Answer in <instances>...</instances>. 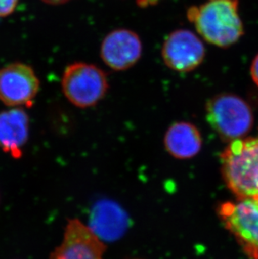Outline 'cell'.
Here are the masks:
<instances>
[{
  "label": "cell",
  "instance_id": "obj_1",
  "mask_svg": "<svg viewBox=\"0 0 258 259\" xmlns=\"http://www.w3.org/2000/svg\"><path fill=\"white\" fill-rule=\"evenodd\" d=\"M186 15L199 35L216 47H232L244 34L239 0H206L190 6Z\"/></svg>",
  "mask_w": 258,
  "mask_h": 259
},
{
  "label": "cell",
  "instance_id": "obj_2",
  "mask_svg": "<svg viewBox=\"0 0 258 259\" xmlns=\"http://www.w3.org/2000/svg\"><path fill=\"white\" fill-rule=\"evenodd\" d=\"M221 162L225 182L237 198L258 197V139L232 141Z\"/></svg>",
  "mask_w": 258,
  "mask_h": 259
},
{
  "label": "cell",
  "instance_id": "obj_3",
  "mask_svg": "<svg viewBox=\"0 0 258 259\" xmlns=\"http://www.w3.org/2000/svg\"><path fill=\"white\" fill-rule=\"evenodd\" d=\"M206 119L225 141L240 140L251 130L253 115L248 103L233 93H220L207 102Z\"/></svg>",
  "mask_w": 258,
  "mask_h": 259
},
{
  "label": "cell",
  "instance_id": "obj_4",
  "mask_svg": "<svg viewBox=\"0 0 258 259\" xmlns=\"http://www.w3.org/2000/svg\"><path fill=\"white\" fill-rule=\"evenodd\" d=\"M61 88L72 105L88 108L103 100L109 83L107 74L100 67L79 61L69 65L64 71Z\"/></svg>",
  "mask_w": 258,
  "mask_h": 259
},
{
  "label": "cell",
  "instance_id": "obj_5",
  "mask_svg": "<svg viewBox=\"0 0 258 259\" xmlns=\"http://www.w3.org/2000/svg\"><path fill=\"white\" fill-rule=\"evenodd\" d=\"M218 214L244 252L250 258L258 259V197L223 203Z\"/></svg>",
  "mask_w": 258,
  "mask_h": 259
},
{
  "label": "cell",
  "instance_id": "obj_6",
  "mask_svg": "<svg viewBox=\"0 0 258 259\" xmlns=\"http://www.w3.org/2000/svg\"><path fill=\"white\" fill-rule=\"evenodd\" d=\"M166 66L178 73H188L200 66L205 57V47L197 34L189 29H176L166 37L162 47Z\"/></svg>",
  "mask_w": 258,
  "mask_h": 259
},
{
  "label": "cell",
  "instance_id": "obj_7",
  "mask_svg": "<svg viewBox=\"0 0 258 259\" xmlns=\"http://www.w3.org/2000/svg\"><path fill=\"white\" fill-rule=\"evenodd\" d=\"M39 85L36 73L26 64L15 62L0 69V101L5 105H31Z\"/></svg>",
  "mask_w": 258,
  "mask_h": 259
},
{
  "label": "cell",
  "instance_id": "obj_8",
  "mask_svg": "<svg viewBox=\"0 0 258 259\" xmlns=\"http://www.w3.org/2000/svg\"><path fill=\"white\" fill-rule=\"evenodd\" d=\"M105 251L106 246L95 232L78 219H72L49 259H103Z\"/></svg>",
  "mask_w": 258,
  "mask_h": 259
},
{
  "label": "cell",
  "instance_id": "obj_9",
  "mask_svg": "<svg viewBox=\"0 0 258 259\" xmlns=\"http://www.w3.org/2000/svg\"><path fill=\"white\" fill-rule=\"evenodd\" d=\"M142 54L141 39L131 29H114L104 37L101 45V58L113 71L128 70L139 62Z\"/></svg>",
  "mask_w": 258,
  "mask_h": 259
},
{
  "label": "cell",
  "instance_id": "obj_10",
  "mask_svg": "<svg viewBox=\"0 0 258 259\" xmlns=\"http://www.w3.org/2000/svg\"><path fill=\"white\" fill-rule=\"evenodd\" d=\"M29 137V117L22 108L0 113V148L15 159L22 156Z\"/></svg>",
  "mask_w": 258,
  "mask_h": 259
},
{
  "label": "cell",
  "instance_id": "obj_11",
  "mask_svg": "<svg viewBox=\"0 0 258 259\" xmlns=\"http://www.w3.org/2000/svg\"><path fill=\"white\" fill-rule=\"evenodd\" d=\"M163 144L171 156L178 159L195 157L202 147V137L195 125L189 122H177L166 131Z\"/></svg>",
  "mask_w": 258,
  "mask_h": 259
},
{
  "label": "cell",
  "instance_id": "obj_12",
  "mask_svg": "<svg viewBox=\"0 0 258 259\" xmlns=\"http://www.w3.org/2000/svg\"><path fill=\"white\" fill-rule=\"evenodd\" d=\"M125 220L122 210L108 201H103L94 209L93 228L98 237L115 239L124 231Z\"/></svg>",
  "mask_w": 258,
  "mask_h": 259
},
{
  "label": "cell",
  "instance_id": "obj_13",
  "mask_svg": "<svg viewBox=\"0 0 258 259\" xmlns=\"http://www.w3.org/2000/svg\"><path fill=\"white\" fill-rule=\"evenodd\" d=\"M19 0H0V17L10 15L17 7Z\"/></svg>",
  "mask_w": 258,
  "mask_h": 259
},
{
  "label": "cell",
  "instance_id": "obj_14",
  "mask_svg": "<svg viewBox=\"0 0 258 259\" xmlns=\"http://www.w3.org/2000/svg\"><path fill=\"white\" fill-rule=\"evenodd\" d=\"M251 76L254 82L258 87V55L254 58L251 63Z\"/></svg>",
  "mask_w": 258,
  "mask_h": 259
},
{
  "label": "cell",
  "instance_id": "obj_15",
  "mask_svg": "<svg viewBox=\"0 0 258 259\" xmlns=\"http://www.w3.org/2000/svg\"><path fill=\"white\" fill-rule=\"evenodd\" d=\"M159 1L161 0H137L138 5H140L142 7L157 5Z\"/></svg>",
  "mask_w": 258,
  "mask_h": 259
},
{
  "label": "cell",
  "instance_id": "obj_16",
  "mask_svg": "<svg viewBox=\"0 0 258 259\" xmlns=\"http://www.w3.org/2000/svg\"><path fill=\"white\" fill-rule=\"evenodd\" d=\"M41 1L47 5H64L66 3L69 2L70 0H41Z\"/></svg>",
  "mask_w": 258,
  "mask_h": 259
}]
</instances>
